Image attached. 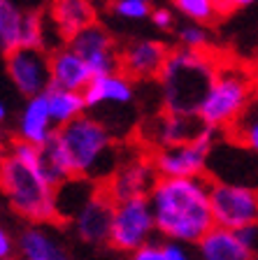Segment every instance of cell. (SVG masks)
Listing matches in <instances>:
<instances>
[{
  "label": "cell",
  "instance_id": "3",
  "mask_svg": "<svg viewBox=\"0 0 258 260\" xmlns=\"http://www.w3.org/2000/svg\"><path fill=\"white\" fill-rule=\"evenodd\" d=\"M221 60L212 51L170 49L167 60L158 75L161 107L172 114H198L212 81L219 72Z\"/></svg>",
  "mask_w": 258,
  "mask_h": 260
},
{
  "label": "cell",
  "instance_id": "15",
  "mask_svg": "<svg viewBox=\"0 0 258 260\" xmlns=\"http://www.w3.org/2000/svg\"><path fill=\"white\" fill-rule=\"evenodd\" d=\"M170 49L161 40H130L119 51V72H124L133 81H151L158 79L163 65L167 60Z\"/></svg>",
  "mask_w": 258,
  "mask_h": 260
},
{
  "label": "cell",
  "instance_id": "1",
  "mask_svg": "<svg viewBox=\"0 0 258 260\" xmlns=\"http://www.w3.org/2000/svg\"><path fill=\"white\" fill-rule=\"evenodd\" d=\"M56 190L44 174L40 146L19 137L0 146V193L21 218L42 225L61 221Z\"/></svg>",
  "mask_w": 258,
  "mask_h": 260
},
{
  "label": "cell",
  "instance_id": "11",
  "mask_svg": "<svg viewBox=\"0 0 258 260\" xmlns=\"http://www.w3.org/2000/svg\"><path fill=\"white\" fill-rule=\"evenodd\" d=\"M7 75L26 98L42 95L51 86V60L47 49H14L7 54Z\"/></svg>",
  "mask_w": 258,
  "mask_h": 260
},
{
  "label": "cell",
  "instance_id": "2",
  "mask_svg": "<svg viewBox=\"0 0 258 260\" xmlns=\"http://www.w3.org/2000/svg\"><path fill=\"white\" fill-rule=\"evenodd\" d=\"M158 235L195 246L214 228L210 181L203 177H158L149 193Z\"/></svg>",
  "mask_w": 258,
  "mask_h": 260
},
{
  "label": "cell",
  "instance_id": "10",
  "mask_svg": "<svg viewBox=\"0 0 258 260\" xmlns=\"http://www.w3.org/2000/svg\"><path fill=\"white\" fill-rule=\"evenodd\" d=\"M156 181V168L151 162V153H147V156H130L128 160L119 162L117 170L105 179L102 188L114 202H124L133 198H149Z\"/></svg>",
  "mask_w": 258,
  "mask_h": 260
},
{
  "label": "cell",
  "instance_id": "17",
  "mask_svg": "<svg viewBox=\"0 0 258 260\" xmlns=\"http://www.w3.org/2000/svg\"><path fill=\"white\" fill-rule=\"evenodd\" d=\"M86 109L102 107H130L135 100V81L124 72L93 77L91 84L84 88Z\"/></svg>",
  "mask_w": 258,
  "mask_h": 260
},
{
  "label": "cell",
  "instance_id": "33",
  "mask_svg": "<svg viewBox=\"0 0 258 260\" xmlns=\"http://www.w3.org/2000/svg\"><path fill=\"white\" fill-rule=\"evenodd\" d=\"M21 7H26V10H35V12H40V7L47 3V0H16Z\"/></svg>",
  "mask_w": 258,
  "mask_h": 260
},
{
  "label": "cell",
  "instance_id": "35",
  "mask_svg": "<svg viewBox=\"0 0 258 260\" xmlns=\"http://www.w3.org/2000/svg\"><path fill=\"white\" fill-rule=\"evenodd\" d=\"M142 3H151V0H142Z\"/></svg>",
  "mask_w": 258,
  "mask_h": 260
},
{
  "label": "cell",
  "instance_id": "16",
  "mask_svg": "<svg viewBox=\"0 0 258 260\" xmlns=\"http://www.w3.org/2000/svg\"><path fill=\"white\" fill-rule=\"evenodd\" d=\"M47 23L61 42H68L79 30L96 23V7L91 0H49Z\"/></svg>",
  "mask_w": 258,
  "mask_h": 260
},
{
  "label": "cell",
  "instance_id": "29",
  "mask_svg": "<svg viewBox=\"0 0 258 260\" xmlns=\"http://www.w3.org/2000/svg\"><path fill=\"white\" fill-rule=\"evenodd\" d=\"M130 260H165L163 244H158V242L145 244V246H140L137 251H133V253H130Z\"/></svg>",
  "mask_w": 258,
  "mask_h": 260
},
{
  "label": "cell",
  "instance_id": "34",
  "mask_svg": "<svg viewBox=\"0 0 258 260\" xmlns=\"http://www.w3.org/2000/svg\"><path fill=\"white\" fill-rule=\"evenodd\" d=\"M7 114H10V109H7V105L0 100V125L5 123V119H7Z\"/></svg>",
  "mask_w": 258,
  "mask_h": 260
},
{
  "label": "cell",
  "instance_id": "9",
  "mask_svg": "<svg viewBox=\"0 0 258 260\" xmlns=\"http://www.w3.org/2000/svg\"><path fill=\"white\" fill-rule=\"evenodd\" d=\"M214 225L240 230L258 221V188L235 181H210Z\"/></svg>",
  "mask_w": 258,
  "mask_h": 260
},
{
  "label": "cell",
  "instance_id": "22",
  "mask_svg": "<svg viewBox=\"0 0 258 260\" xmlns=\"http://www.w3.org/2000/svg\"><path fill=\"white\" fill-rule=\"evenodd\" d=\"M47 95V105L51 112L56 128L72 123L75 119H79L81 114H86V100L84 93L79 91H68V88H59V86H49L44 91Z\"/></svg>",
  "mask_w": 258,
  "mask_h": 260
},
{
  "label": "cell",
  "instance_id": "13",
  "mask_svg": "<svg viewBox=\"0 0 258 260\" xmlns=\"http://www.w3.org/2000/svg\"><path fill=\"white\" fill-rule=\"evenodd\" d=\"M205 130L203 121L198 114H172V112H158L142 123V140L151 151L167 149V146H177L184 142H191Z\"/></svg>",
  "mask_w": 258,
  "mask_h": 260
},
{
  "label": "cell",
  "instance_id": "21",
  "mask_svg": "<svg viewBox=\"0 0 258 260\" xmlns=\"http://www.w3.org/2000/svg\"><path fill=\"white\" fill-rule=\"evenodd\" d=\"M195 258L198 260H256L235 230H226V228L214 225L210 233L205 235L198 244H195Z\"/></svg>",
  "mask_w": 258,
  "mask_h": 260
},
{
  "label": "cell",
  "instance_id": "26",
  "mask_svg": "<svg viewBox=\"0 0 258 260\" xmlns=\"http://www.w3.org/2000/svg\"><path fill=\"white\" fill-rule=\"evenodd\" d=\"M114 16L124 19V21H145L151 16V3L142 0H112Z\"/></svg>",
  "mask_w": 258,
  "mask_h": 260
},
{
  "label": "cell",
  "instance_id": "8",
  "mask_svg": "<svg viewBox=\"0 0 258 260\" xmlns=\"http://www.w3.org/2000/svg\"><path fill=\"white\" fill-rule=\"evenodd\" d=\"M216 144V130L205 128L198 137L177 146L151 151L158 177H203Z\"/></svg>",
  "mask_w": 258,
  "mask_h": 260
},
{
  "label": "cell",
  "instance_id": "28",
  "mask_svg": "<svg viewBox=\"0 0 258 260\" xmlns=\"http://www.w3.org/2000/svg\"><path fill=\"white\" fill-rule=\"evenodd\" d=\"M149 21L154 23V28H158V30L165 32V30H172V28H175L177 19H175V12L167 10V7H154Z\"/></svg>",
  "mask_w": 258,
  "mask_h": 260
},
{
  "label": "cell",
  "instance_id": "19",
  "mask_svg": "<svg viewBox=\"0 0 258 260\" xmlns=\"http://www.w3.org/2000/svg\"><path fill=\"white\" fill-rule=\"evenodd\" d=\"M56 123L51 119L47 105V95H33L26 98V105L21 107L19 114V123H16V137L23 142H31L35 146L47 144L56 133Z\"/></svg>",
  "mask_w": 258,
  "mask_h": 260
},
{
  "label": "cell",
  "instance_id": "5",
  "mask_svg": "<svg viewBox=\"0 0 258 260\" xmlns=\"http://www.w3.org/2000/svg\"><path fill=\"white\" fill-rule=\"evenodd\" d=\"M258 93L256 75L242 65H219L214 81L198 109V119L205 128L231 130L251 105Z\"/></svg>",
  "mask_w": 258,
  "mask_h": 260
},
{
  "label": "cell",
  "instance_id": "6",
  "mask_svg": "<svg viewBox=\"0 0 258 260\" xmlns=\"http://www.w3.org/2000/svg\"><path fill=\"white\" fill-rule=\"evenodd\" d=\"M156 221L151 211L149 198H133V200L114 202L112 228H109V246L121 253H133L140 246L154 242Z\"/></svg>",
  "mask_w": 258,
  "mask_h": 260
},
{
  "label": "cell",
  "instance_id": "14",
  "mask_svg": "<svg viewBox=\"0 0 258 260\" xmlns=\"http://www.w3.org/2000/svg\"><path fill=\"white\" fill-rule=\"evenodd\" d=\"M65 44L77 56H81V60L93 72V77L119 72V51L121 49L117 47L114 38L100 23H93V26L79 30L75 38H70Z\"/></svg>",
  "mask_w": 258,
  "mask_h": 260
},
{
  "label": "cell",
  "instance_id": "31",
  "mask_svg": "<svg viewBox=\"0 0 258 260\" xmlns=\"http://www.w3.org/2000/svg\"><path fill=\"white\" fill-rule=\"evenodd\" d=\"M16 255V239L0 225V260H14Z\"/></svg>",
  "mask_w": 258,
  "mask_h": 260
},
{
  "label": "cell",
  "instance_id": "7",
  "mask_svg": "<svg viewBox=\"0 0 258 260\" xmlns=\"http://www.w3.org/2000/svg\"><path fill=\"white\" fill-rule=\"evenodd\" d=\"M49 23L42 12L26 10L16 0H0V49H49Z\"/></svg>",
  "mask_w": 258,
  "mask_h": 260
},
{
  "label": "cell",
  "instance_id": "18",
  "mask_svg": "<svg viewBox=\"0 0 258 260\" xmlns=\"http://www.w3.org/2000/svg\"><path fill=\"white\" fill-rule=\"evenodd\" d=\"M19 260H75L63 242L47 225L31 223L16 237Z\"/></svg>",
  "mask_w": 258,
  "mask_h": 260
},
{
  "label": "cell",
  "instance_id": "4",
  "mask_svg": "<svg viewBox=\"0 0 258 260\" xmlns=\"http://www.w3.org/2000/svg\"><path fill=\"white\" fill-rule=\"evenodd\" d=\"M72 174L79 179H107L117 170V149L109 125L93 114H81L54 133Z\"/></svg>",
  "mask_w": 258,
  "mask_h": 260
},
{
  "label": "cell",
  "instance_id": "24",
  "mask_svg": "<svg viewBox=\"0 0 258 260\" xmlns=\"http://www.w3.org/2000/svg\"><path fill=\"white\" fill-rule=\"evenodd\" d=\"M233 135L244 149L258 153V93L251 100V105L247 107V112L242 114V119L233 125Z\"/></svg>",
  "mask_w": 258,
  "mask_h": 260
},
{
  "label": "cell",
  "instance_id": "30",
  "mask_svg": "<svg viewBox=\"0 0 258 260\" xmlns=\"http://www.w3.org/2000/svg\"><path fill=\"white\" fill-rule=\"evenodd\" d=\"M163 253H165V260H193V255H191L186 244L170 242V239L163 244Z\"/></svg>",
  "mask_w": 258,
  "mask_h": 260
},
{
  "label": "cell",
  "instance_id": "12",
  "mask_svg": "<svg viewBox=\"0 0 258 260\" xmlns=\"http://www.w3.org/2000/svg\"><path fill=\"white\" fill-rule=\"evenodd\" d=\"M114 200L105 193L102 186H96L93 193L72 211V230L86 244H109V228H112Z\"/></svg>",
  "mask_w": 258,
  "mask_h": 260
},
{
  "label": "cell",
  "instance_id": "20",
  "mask_svg": "<svg viewBox=\"0 0 258 260\" xmlns=\"http://www.w3.org/2000/svg\"><path fill=\"white\" fill-rule=\"evenodd\" d=\"M49 60H51V86L84 93V88L91 84L93 72L68 44L49 51Z\"/></svg>",
  "mask_w": 258,
  "mask_h": 260
},
{
  "label": "cell",
  "instance_id": "25",
  "mask_svg": "<svg viewBox=\"0 0 258 260\" xmlns=\"http://www.w3.org/2000/svg\"><path fill=\"white\" fill-rule=\"evenodd\" d=\"M177 35V42L179 47L184 49H193V51H210L212 47V32L207 26L203 23H195V21H186L175 30Z\"/></svg>",
  "mask_w": 258,
  "mask_h": 260
},
{
  "label": "cell",
  "instance_id": "23",
  "mask_svg": "<svg viewBox=\"0 0 258 260\" xmlns=\"http://www.w3.org/2000/svg\"><path fill=\"white\" fill-rule=\"evenodd\" d=\"M172 7L184 19L203 23V26H210L219 16H223V12L219 7V0H172Z\"/></svg>",
  "mask_w": 258,
  "mask_h": 260
},
{
  "label": "cell",
  "instance_id": "27",
  "mask_svg": "<svg viewBox=\"0 0 258 260\" xmlns=\"http://www.w3.org/2000/svg\"><path fill=\"white\" fill-rule=\"evenodd\" d=\"M235 235L240 237V242L244 244V249L258 260V221L249 223V225L240 228V230H235Z\"/></svg>",
  "mask_w": 258,
  "mask_h": 260
},
{
  "label": "cell",
  "instance_id": "32",
  "mask_svg": "<svg viewBox=\"0 0 258 260\" xmlns=\"http://www.w3.org/2000/svg\"><path fill=\"white\" fill-rule=\"evenodd\" d=\"M253 0H219V7L223 14L228 12H235V10H242V7H249Z\"/></svg>",
  "mask_w": 258,
  "mask_h": 260
}]
</instances>
